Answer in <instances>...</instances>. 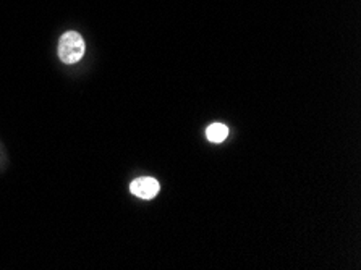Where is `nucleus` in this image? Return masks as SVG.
<instances>
[{
    "label": "nucleus",
    "instance_id": "1",
    "mask_svg": "<svg viewBox=\"0 0 361 270\" xmlns=\"http://www.w3.org/2000/svg\"><path fill=\"white\" fill-rule=\"evenodd\" d=\"M85 55V41L76 31H68L62 35L59 41V57L63 63H76Z\"/></svg>",
    "mask_w": 361,
    "mask_h": 270
},
{
    "label": "nucleus",
    "instance_id": "2",
    "mask_svg": "<svg viewBox=\"0 0 361 270\" xmlns=\"http://www.w3.org/2000/svg\"><path fill=\"white\" fill-rule=\"evenodd\" d=\"M159 190H161L159 181L152 178V176H141V178H136L131 181L130 185L131 195H135L136 197H140V200H146V201L154 200V197L159 195Z\"/></svg>",
    "mask_w": 361,
    "mask_h": 270
},
{
    "label": "nucleus",
    "instance_id": "3",
    "mask_svg": "<svg viewBox=\"0 0 361 270\" xmlns=\"http://www.w3.org/2000/svg\"><path fill=\"white\" fill-rule=\"evenodd\" d=\"M228 136V128L222 123H212L206 128V137L211 142H222Z\"/></svg>",
    "mask_w": 361,
    "mask_h": 270
}]
</instances>
